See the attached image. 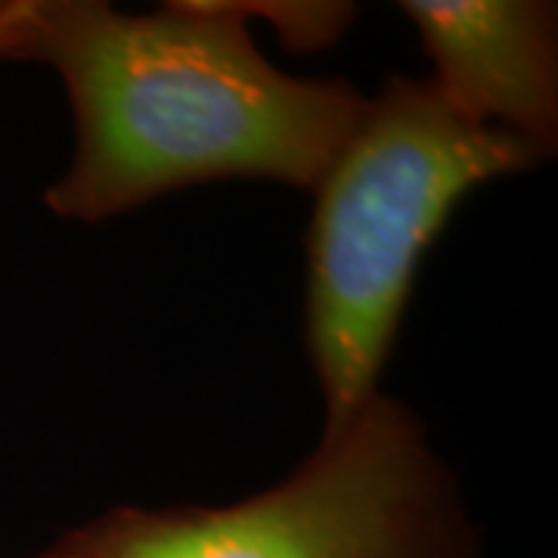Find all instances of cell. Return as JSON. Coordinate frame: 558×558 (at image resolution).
<instances>
[{"label":"cell","instance_id":"obj_1","mask_svg":"<svg viewBox=\"0 0 558 558\" xmlns=\"http://www.w3.org/2000/svg\"><path fill=\"white\" fill-rule=\"evenodd\" d=\"M245 20L242 3L146 16L97 0L10 3L0 57L50 65L75 119V153L47 208L94 223L208 180L314 190L366 97L348 81L286 75Z\"/></svg>","mask_w":558,"mask_h":558},{"label":"cell","instance_id":"obj_2","mask_svg":"<svg viewBox=\"0 0 558 558\" xmlns=\"http://www.w3.org/2000/svg\"><path fill=\"white\" fill-rule=\"evenodd\" d=\"M549 159L539 146L462 119L428 78H388L314 186L307 233V351L323 428L373 395L413 279L459 202L487 180Z\"/></svg>","mask_w":558,"mask_h":558},{"label":"cell","instance_id":"obj_3","mask_svg":"<svg viewBox=\"0 0 558 558\" xmlns=\"http://www.w3.org/2000/svg\"><path fill=\"white\" fill-rule=\"evenodd\" d=\"M478 534L418 416L373 395L286 481L233 506H121L38 558H475Z\"/></svg>","mask_w":558,"mask_h":558},{"label":"cell","instance_id":"obj_4","mask_svg":"<svg viewBox=\"0 0 558 558\" xmlns=\"http://www.w3.org/2000/svg\"><path fill=\"white\" fill-rule=\"evenodd\" d=\"M432 84L462 119L527 140L553 156L558 137L556 3L403 0Z\"/></svg>","mask_w":558,"mask_h":558},{"label":"cell","instance_id":"obj_5","mask_svg":"<svg viewBox=\"0 0 558 558\" xmlns=\"http://www.w3.org/2000/svg\"><path fill=\"white\" fill-rule=\"evenodd\" d=\"M7 16H10V3H0V38H3V25H7Z\"/></svg>","mask_w":558,"mask_h":558}]
</instances>
